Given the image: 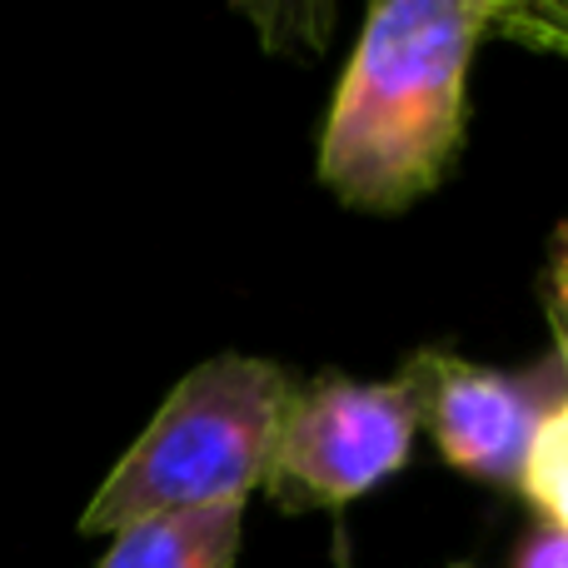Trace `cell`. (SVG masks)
Wrapping results in <instances>:
<instances>
[{
	"label": "cell",
	"instance_id": "277c9868",
	"mask_svg": "<svg viewBox=\"0 0 568 568\" xmlns=\"http://www.w3.org/2000/svg\"><path fill=\"white\" fill-rule=\"evenodd\" d=\"M399 374L414 389L419 424H429L444 464H454L479 484H494V489H519L534 429L568 389V374L554 354L534 369L504 374L459 359V354L424 349L409 354Z\"/></svg>",
	"mask_w": 568,
	"mask_h": 568
},
{
	"label": "cell",
	"instance_id": "7a4b0ae2",
	"mask_svg": "<svg viewBox=\"0 0 568 568\" xmlns=\"http://www.w3.org/2000/svg\"><path fill=\"white\" fill-rule=\"evenodd\" d=\"M290 399L294 379L275 359L215 354L195 364L105 474L80 514V534H120L155 514L245 504L270 474Z\"/></svg>",
	"mask_w": 568,
	"mask_h": 568
},
{
	"label": "cell",
	"instance_id": "ba28073f",
	"mask_svg": "<svg viewBox=\"0 0 568 568\" xmlns=\"http://www.w3.org/2000/svg\"><path fill=\"white\" fill-rule=\"evenodd\" d=\"M544 304H549V329H554V359L568 374V220L554 235L549 250V275H544Z\"/></svg>",
	"mask_w": 568,
	"mask_h": 568
},
{
	"label": "cell",
	"instance_id": "3957f363",
	"mask_svg": "<svg viewBox=\"0 0 568 568\" xmlns=\"http://www.w3.org/2000/svg\"><path fill=\"white\" fill-rule=\"evenodd\" d=\"M414 434H419V409L404 374L379 384L320 374L294 389L260 489L284 514L344 509L404 469Z\"/></svg>",
	"mask_w": 568,
	"mask_h": 568
},
{
	"label": "cell",
	"instance_id": "5b68a950",
	"mask_svg": "<svg viewBox=\"0 0 568 568\" xmlns=\"http://www.w3.org/2000/svg\"><path fill=\"white\" fill-rule=\"evenodd\" d=\"M245 539V504L155 514L110 534V549L95 568H235Z\"/></svg>",
	"mask_w": 568,
	"mask_h": 568
},
{
	"label": "cell",
	"instance_id": "8992f818",
	"mask_svg": "<svg viewBox=\"0 0 568 568\" xmlns=\"http://www.w3.org/2000/svg\"><path fill=\"white\" fill-rule=\"evenodd\" d=\"M519 494L544 514V524L568 534V389L539 419L529 444V459L519 474Z\"/></svg>",
	"mask_w": 568,
	"mask_h": 568
},
{
	"label": "cell",
	"instance_id": "52a82bcc",
	"mask_svg": "<svg viewBox=\"0 0 568 568\" xmlns=\"http://www.w3.org/2000/svg\"><path fill=\"white\" fill-rule=\"evenodd\" d=\"M489 26L509 30L519 45H539V50L568 55V6H494Z\"/></svg>",
	"mask_w": 568,
	"mask_h": 568
},
{
	"label": "cell",
	"instance_id": "6da1fadb",
	"mask_svg": "<svg viewBox=\"0 0 568 568\" xmlns=\"http://www.w3.org/2000/svg\"><path fill=\"white\" fill-rule=\"evenodd\" d=\"M489 0H389L364 16L320 135V180L349 210L399 215L464 150Z\"/></svg>",
	"mask_w": 568,
	"mask_h": 568
},
{
	"label": "cell",
	"instance_id": "9c48e42d",
	"mask_svg": "<svg viewBox=\"0 0 568 568\" xmlns=\"http://www.w3.org/2000/svg\"><path fill=\"white\" fill-rule=\"evenodd\" d=\"M514 568H568V534L554 524H534L514 554Z\"/></svg>",
	"mask_w": 568,
	"mask_h": 568
}]
</instances>
